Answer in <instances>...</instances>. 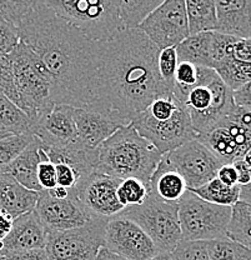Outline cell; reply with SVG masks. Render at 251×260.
<instances>
[{
    "mask_svg": "<svg viewBox=\"0 0 251 260\" xmlns=\"http://www.w3.org/2000/svg\"><path fill=\"white\" fill-rule=\"evenodd\" d=\"M165 0H119V13L123 30L136 29L141 21Z\"/></svg>",
    "mask_w": 251,
    "mask_h": 260,
    "instance_id": "cell-27",
    "label": "cell"
},
{
    "mask_svg": "<svg viewBox=\"0 0 251 260\" xmlns=\"http://www.w3.org/2000/svg\"><path fill=\"white\" fill-rule=\"evenodd\" d=\"M228 120L241 126V128L251 137V112L250 110H246L244 109V108H240L237 107V105H235L233 112H231L230 115L228 116Z\"/></svg>",
    "mask_w": 251,
    "mask_h": 260,
    "instance_id": "cell-42",
    "label": "cell"
},
{
    "mask_svg": "<svg viewBox=\"0 0 251 260\" xmlns=\"http://www.w3.org/2000/svg\"><path fill=\"white\" fill-rule=\"evenodd\" d=\"M211 39L212 31H202L189 35L175 47L177 61H189L198 67L212 69Z\"/></svg>",
    "mask_w": 251,
    "mask_h": 260,
    "instance_id": "cell-24",
    "label": "cell"
},
{
    "mask_svg": "<svg viewBox=\"0 0 251 260\" xmlns=\"http://www.w3.org/2000/svg\"><path fill=\"white\" fill-rule=\"evenodd\" d=\"M107 219L94 218L85 225L48 232L45 251L50 260H91L104 248L105 224Z\"/></svg>",
    "mask_w": 251,
    "mask_h": 260,
    "instance_id": "cell-9",
    "label": "cell"
},
{
    "mask_svg": "<svg viewBox=\"0 0 251 260\" xmlns=\"http://www.w3.org/2000/svg\"><path fill=\"white\" fill-rule=\"evenodd\" d=\"M231 208L206 202L188 189L177 202L182 240L209 242L225 238Z\"/></svg>",
    "mask_w": 251,
    "mask_h": 260,
    "instance_id": "cell-7",
    "label": "cell"
},
{
    "mask_svg": "<svg viewBox=\"0 0 251 260\" xmlns=\"http://www.w3.org/2000/svg\"><path fill=\"white\" fill-rule=\"evenodd\" d=\"M191 191H194L206 202L223 205V207H234L240 200V185H225L217 177L207 181L200 188Z\"/></svg>",
    "mask_w": 251,
    "mask_h": 260,
    "instance_id": "cell-28",
    "label": "cell"
},
{
    "mask_svg": "<svg viewBox=\"0 0 251 260\" xmlns=\"http://www.w3.org/2000/svg\"><path fill=\"white\" fill-rule=\"evenodd\" d=\"M120 214L142 228L159 253L170 254L182 240L177 203L164 202L149 193L142 204L124 208Z\"/></svg>",
    "mask_w": 251,
    "mask_h": 260,
    "instance_id": "cell-8",
    "label": "cell"
},
{
    "mask_svg": "<svg viewBox=\"0 0 251 260\" xmlns=\"http://www.w3.org/2000/svg\"><path fill=\"white\" fill-rule=\"evenodd\" d=\"M118 200L124 208L140 205L149 195L147 184L136 178L121 179L117 190Z\"/></svg>",
    "mask_w": 251,
    "mask_h": 260,
    "instance_id": "cell-34",
    "label": "cell"
},
{
    "mask_svg": "<svg viewBox=\"0 0 251 260\" xmlns=\"http://www.w3.org/2000/svg\"><path fill=\"white\" fill-rule=\"evenodd\" d=\"M39 155L40 161L39 165H38L37 172L38 183H39V186L42 190H51V189L58 185V183H56L55 165L50 160L48 154L45 153L43 144L39 148Z\"/></svg>",
    "mask_w": 251,
    "mask_h": 260,
    "instance_id": "cell-37",
    "label": "cell"
},
{
    "mask_svg": "<svg viewBox=\"0 0 251 260\" xmlns=\"http://www.w3.org/2000/svg\"><path fill=\"white\" fill-rule=\"evenodd\" d=\"M0 260H3V256L2 255H0Z\"/></svg>",
    "mask_w": 251,
    "mask_h": 260,
    "instance_id": "cell-56",
    "label": "cell"
},
{
    "mask_svg": "<svg viewBox=\"0 0 251 260\" xmlns=\"http://www.w3.org/2000/svg\"><path fill=\"white\" fill-rule=\"evenodd\" d=\"M240 200L251 204V183L240 186Z\"/></svg>",
    "mask_w": 251,
    "mask_h": 260,
    "instance_id": "cell-49",
    "label": "cell"
},
{
    "mask_svg": "<svg viewBox=\"0 0 251 260\" xmlns=\"http://www.w3.org/2000/svg\"><path fill=\"white\" fill-rule=\"evenodd\" d=\"M48 229L42 223L35 210L18 216L4 240L0 242V255L20 253V251L45 249Z\"/></svg>",
    "mask_w": 251,
    "mask_h": 260,
    "instance_id": "cell-19",
    "label": "cell"
},
{
    "mask_svg": "<svg viewBox=\"0 0 251 260\" xmlns=\"http://www.w3.org/2000/svg\"><path fill=\"white\" fill-rule=\"evenodd\" d=\"M237 173V184L240 186L250 183V165L245 161L244 158L237 159L233 162Z\"/></svg>",
    "mask_w": 251,
    "mask_h": 260,
    "instance_id": "cell-46",
    "label": "cell"
},
{
    "mask_svg": "<svg viewBox=\"0 0 251 260\" xmlns=\"http://www.w3.org/2000/svg\"><path fill=\"white\" fill-rule=\"evenodd\" d=\"M8 59L18 95L17 107L34 123L55 105L51 99L49 72L39 56L21 40Z\"/></svg>",
    "mask_w": 251,
    "mask_h": 260,
    "instance_id": "cell-4",
    "label": "cell"
},
{
    "mask_svg": "<svg viewBox=\"0 0 251 260\" xmlns=\"http://www.w3.org/2000/svg\"><path fill=\"white\" fill-rule=\"evenodd\" d=\"M98 259L99 260H125L124 258H121V256L117 255V254L110 253V251L106 250L105 248L100 249V251H99L98 254Z\"/></svg>",
    "mask_w": 251,
    "mask_h": 260,
    "instance_id": "cell-50",
    "label": "cell"
},
{
    "mask_svg": "<svg viewBox=\"0 0 251 260\" xmlns=\"http://www.w3.org/2000/svg\"><path fill=\"white\" fill-rule=\"evenodd\" d=\"M56 169V183L58 185L64 186L66 189H74L78 181L82 179L79 173L74 169L70 164L64 161L54 162Z\"/></svg>",
    "mask_w": 251,
    "mask_h": 260,
    "instance_id": "cell-40",
    "label": "cell"
},
{
    "mask_svg": "<svg viewBox=\"0 0 251 260\" xmlns=\"http://www.w3.org/2000/svg\"><path fill=\"white\" fill-rule=\"evenodd\" d=\"M45 7L95 42L123 30L119 0H45Z\"/></svg>",
    "mask_w": 251,
    "mask_h": 260,
    "instance_id": "cell-5",
    "label": "cell"
},
{
    "mask_svg": "<svg viewBox=\"0 0 251 260\" xmlns=\"http://www.w3.org/2000/svg\"><path fill=\"white\" fill-rule=\"evenodd\" d=\"M185 9L190 35L202 31H215V0H185Z\"/></svg>",
    "mask_w": 251,
    "mask_h": 260,
    "instance_id": "cell-25",
    "label": "cell"
},
{
    "mask_svg": "<svg viewBox=\"0 0 251 260\" xmlns=\"http://www.w3.org/2000/svg\"><path fill=\"white\" fill-rule=\"evenodd\" d=\"M131 125L163 155L196 138L190 114L184 103H180L174 115L166 120H155L142 112L135 116Z\"/></svg>",
    "mask_w": 251,
    "mask_h": 260,
    "instance_id": "cell-10",
    "label": "cell"
},
{
    "mask_svg": "<svg viewBox=\"0 0 251 260\" xmlns=\"http://www.w3.org/2000/svg\"><path fill=\"white\" fill-rule=\"evenodd\" d=\"M75 108L55 104L53 109L30 125V133L47 149H60L77 140Z\"/></svg>",
    "mask_w": 251,
    "mask_h": 260,
    "instance_id": "cell-17",
    "label": "cell"
},
{
    "mask_svg": "<svg viewBox=\"0 0 251 260\" xmlns=\"http://www.w3.org/2000/svg\"><path fill=\"white\" fill-rule=\"evenodd\" d=\"M3 260H50L45 249H34V250L20 251V253L8 254L3 256Z\"/></svg>",
    "mask_w": 251,
    "mask_h": 260,
    "instance_id": "cell-43",
    "label": "cell"
},
{
    "mask_svg": "<svg viewBox=\"0 0 251 260\" xmlns=\"http://www.w3.org/2000/svg\"><path fill=\"white\" fill-rule=\"evenodd\" d=\"M149 260H171V256H170L169 253H159L158 255H155Z\"/></svg>",
    "mask_w": 251,
    "mask_h": 260,
    "instance_id": "cell-51",
    "label": "cell"
},
{
    "mask_svg": "<svg viewBox=\"0 0 251 260\" xmlns=\"http://www.w3.org/2000/svg\"><path fill=\"white\" fill-rule=\"evenodd\" d=\"M39 193L24 188L8 173H0V210L13 219L35 209Z\"/></svg>",
    "mask_w": 251,
    "mask_h": 260,
    "instance_id": "cell-21",
    "label": "cell"
},
{
    "mask_svg": "<svg viewBox=\"0 0 251 260\" xmlns=\"http://www.w3.org/2000/svg\"><path fill=\"white\" fill-rule=\"evenodd\" d=\"M171 260H209L206 242L180 240L176 248L170 253Z\"/></svg>",
    "mask_w": 251,
    "mask_h": 260,
    "instance_id": "cell-36",
    "label": "cell"
},
{
    "mask_svg": "<svg viewBox=\"0 0 251 260\" xmlns=\"http://www.w3.org/2000/svg\"><path fill=\"white\" fill-rule=\"evenodd\" d=\"M33 140L34 135L30 132L24 134H10L0 139V173H4Z\"/></svg>",
    "mask_w": 251,
    "mask_h": 260,
    "instance_id": "cell-32",
    "label": "cell"
},
{
    "mask_svg": "<svg viewBox=\"0 0 251 260\" xmlns=\"http://www.w3.org/2000/svg\"><path fill=\"white\" fill-rule=\"evenodd\" d=\"M177 55L175 47H170L159 50L158 55V70L161 79L167 86L174 89L175 72L177 67Z\"/></svg>",
    "mask_w": 251,
    "mask_h": 260,
    "instance_id": "cell-35",
    "label": "cell"
},
{
    "mask_svg": "<svg viewBox=\"0 0 251 260\" xmlns=\"http://www.w3.org/2000/svg\"><path fill=\"white\" fill-rule=\"evenodd\" d=\"M233 99L235 105L251 112V81L233 91Z\"/></svg>",
    "mask_w": 251,
    "mask_h": 260,
    "instance_id": "cell-44",
    "label": "cell"
},
{
    "mask_svg": "<svg viewBox=\"0 0 251 260\" xmlns=\"http://www.w3.org/2000/svg\"><path fill=\"white\" fill-rule=\"evenodd\" d=\"M149 193L167 203H177L188 190L184 178L172 170L161 158L148 185Z\"/></svg>",
    "mask_w": 251,
    "mask_h": 260,
    "instance_id": "cell-22",
    "label": "cell"
},
{
    "mask_svg": "<svg viewBox=\"0 0 251 260\" xmlns=\"http://www.w3.org/2000/svg\"><path fill=\"white\" fill-rule=\"evenodd\" d=\"M77 140L88 148L96 149L121 126L129 125L120 116L100 107L96 103L84 108H75Z\"/></svg>",
    "mask_w": 251,
    "mask_h": 260,
    "instance_id": "cell-16",
    "label": "cell"
},
{
    "mask_svg": "<svg viewBox=\"0 0 251 260\" xmlns=\"http://www.w3.org/2000/svg\"><path fill=\"white\" fill-rule=\"evenodd\" d=\"M0 93L4 94L8 99L17 105L18 95L13 80L12 68L7 56H0Z\"/></svg>",
    "mask_w": 251,
    "mask_h": 260,
    "instance_id": "cell-39",
    "label": "cell"
},
{
    "mask_svg": "<svg viewBox=\"0 0 251 260\" xmlns=\"http://www.w3.org/2000/svg\"><path fill=\"white\" fill-rule=\"evenodd\" d=\"M250 183H251V165H250Z\"/></svg>",
    "mask_w": 251,
    "mask_h": 260,
    "instance_id": "cell-54",
    "label": "cell"
},
{
    "mask_svg": "<svg viewBox=\"0 0 251 260\" xmlns=\"http://www.w3.org/2000/svg\"><path fill=\"white\" fill-rule=\"evenodd\" d=\"M163 160L184 178L189 190H195L214 179L223 165L196 138L164 154Z\"/></svg>",
    "mask_w": 251,
    "mask_h": 260,
    "instance_id": "cell-11",
    "label": "cell"
},
{
    "mask_svg": "<svg viewBox=\"0 0 251 260\" xmlns=\"http://www.w3.org/2000/svg\"><path fill=\"white\" fill-rule=\"evenodd\" d=\"M30 125L28 116L0 93V130L10 134H24L30 132Z\"/></svg>",
    "mask_w": 251,
    "mask_h": 260,
    "instance_id": "cell-29",
    "label": "cell"
},
{
    "mask_svg": "<svg viewBox=\"0 0 251 260\" xmlns=\"http://www.w3.org/2000/svg\"><path fill=\"white\" fill-rule=\"evenodd\" d=\"M13 221H14V219L9 214L0 210V242L4 240L7 235L9 234L10 229L13 226Z\"/></svg>",
    "mask_w": 251,
    "mask_h": 260,
    "instance_id": "cell-47",
    "label": "cell"
},
{
    "mask_svg": "<svg viewBox=\"0 0 251 260\" xmlns=\"http://www.w3.org/2000/svg\"><path fill=\"white\" fill-rule=\"evenodd\" d=\"M35 213L48 232H64L85 225L96 216L91 215L80 203L74 190L67 198L56 199L48 190L39 191Z\"/></svg>",
    "mask_w": 251,
    "mask_h": 260,
    "instance_id": "cell-15",
    "label": "cell"
},
{
    "mask_svg": "<svg viewBox=\"0 0 251 260\" xmlns=\"http://www.w3.org/2000/svg\"><path fill=\"white\" fill-rule=\"evenodd\" d=\"M159 50L176 47L190 35L185 0H165L139 26Z\"/></svg>",
    "mask_w": 251,
    "mask_h": 260,
    "instance_id": "cell-13",
    "label": "cell"
},
{
    "mask_svg": "<svg viewBox=\"0 0 251 260\" xmlns=\"http://www.w3.org/2000/svg\"><path fill=\"white\" fill-rule=\"evenodd\" d=\"M184 105L190 114L196 137L217 128L233 112V91L214 69L201 67L200 83L189 90Z\"/></svg>",
    "mask_w": 251,
    "mask_h": 260,
    "instance_id": "cell-6",
    "label": "cell"
},
{
    "mask_svg": "<svg viewBox=\"0 0 251 260\" xmlns=\"http://www.w3.org/2000/svg\"><path fill=\"white\" fill-rule=\"evenodd\" d=\"M45 5V0H0V15L15 26L26 15Z\"/></svg>",
    "mask_w": 251,
    "mask_h": 260,
    "instance_id": "cell-33",
    "label": "cell"
},
{
    "mask_svg": "<svg viewBox=\"0 0 251 260\" xmlns=\"http://www.w3.org/2000/svg\"><path fill=\"white\" fill-rule=\"evenodd\" d=\"M20 40L49 72L55 104L84 108L95 102L102 43L91 40L45 5L18 25Z\"/></svg>",
    "mask_w": 251,
    "mask_h": 260,
    "instance_id": "cell-1",
    "label": "cell"
},
{
    "mask_svg": "<svg viewBox=\"0 0 251 260\" xmlns=\"http://www.w3.org/2000/svg\"><path fill=\"white\" fill-rule=\"evenodd\" d=\"M159 49L139 29H125L102 43L95 102L126 124L172 89L158 70Z\"/></svg>",
    "mask_w": 251,
    "mask_h": 260,
    "instance_id": "cell-2",
    "label": "cell"
},
{
    "mask_svg": "<svg viewBox=\"0 0 251 260\" xmlns=\"http://www.w3.org/2000/svg\"><path fill=\"white\" fill-rule=\"evenodd\" d=\"M221 80L231 91L237 90L251 81V64L244 61L226 59L214 68Z\"/></svg>",
    "mask_w": 251,
    "mask_h": 260,
    "instance_id": "cell-30",
    "label": "cell"
},
{
    "mask_svg": "<svg viewBox=\"0 0 251 260\" xmlns=\"http://www.w3.org/2000/svg\"><path fill=\"white\" fill-rule=\"evenodd\" d=\"M40 145H42V143L39 142V139L34 137L33 142L24 149L23 153L4 172L12 175L24 188L37 191V193L42 191L37 178L38 165H39L40 161Z\"/></svg>",
    "mask_w": 251,
    "mask_h": 260,
    "instance_id": "cell-23",
    "label": "cell"
},
{
    "mask_svg": "<svg viewBox=\"0 0 251 260\" xmlns=\"http://www.w3.org/2000/svg\"><path fill=\"white\" fill-rule=\"evenodd\" d=\"M221 161L233 164L244 158L251 149V137L237 124L225 120L217 126L196 137Z\"/></svg>",
    "mask_w": 251,
    "mask_h": 260,
    "instance_id": "cell-18",
    "label": "cell"
},
{
    "mask_svg": "<svg viewBox=\"0 0 251 260\" xmlns=\"http://www.w3.org/2000/svg\"><path fill=\"white\" fill-rule=\"evenodd\" d=\"M20 42L18 26L0 15V56H7Z\"/></svg>",
    "mask_w": 251,
    "mask_h": 260,
    "instance_id": "cell-38",
    "label": "cell"
},
{
    "mask_svg": "<svg viewBox=\"0 0 251 260\" xmlns=\"http://www.w3.org/2000/svg\"><path fill=\"white\" fill-rule=\"evenodd\" d=\"M121 179L93 172L78 181L74 190L80 203L96 218H112L124 210L117 190Z\"/></svg>",
    "mask_w": 251,
    "mask_h": 260,
    "instance_id": "cell-14",
    "label": "cell"
},
{
    "mask_svg": "<svg viewBox=\"0 0 251 260\" xmlns=\"http://www.w3.org/2000/svg\"><path fill=\"white\" fill-rule=\"evenodd\" d=\"M104 248L125 260H149L159 254L142 228L123 214L107 218Z\"/></svg>",
    "mask_w": 251,
    "mask_h": 260,
    "instance_id": "cell-12",
    "label": "cell"
},
{
    "mask_svg": "<svg viewBox=\"0 0 251 260\" xmlns=\"http://www.w3.org/2000/svg\"><path fill=\"white\" fill-rule=\"evenodd\" d=\"M217 178L221 181V183L225 184V185H229V186L239 185V184H237L236 169H235L233 164L221 165L217 173Z\"/></svg>",
    "mask_w": 251,
    "mask_h": 260,
    "instance_id": "cell-45",
    "label": "cell"
},
{
    "mask_svg": "<svg viewBox=\"0 0 251 260\" xmlns=\"http://www.w3.org/2000/svg\"><path fill=\"white\" fill-rule=\"evenodd\" d=\"M226 237L251 250V204L239 200L231 208Z\"/></svg>",
    "mask_w": 251,
    "mask_h": 260,
    "instance_id": "cell-26",
    "label": "cell"
},
{
    "mask_svg": "<svg viewBox=\"0 0 251 260\" xmlns=\"http://www.w3.org/2000/svg\"><path fill=\"white\" fill-rule=\"evenodd\" d=\"M95 170L118 179L136 178L149 185L163 154L131 124L121 126L96 148Z\"/></svg>",
    "mask_w": 251,
    "mask_h": 260,
    "instance_id": "cell-3",
    "label": "cell"
},
{
    "mask_svg": "<svg viewBox=\"0 0 251 260\" xmlns=\"http://www.w3.org/2000/svg\"><path fill=\"white\" fill-rule=\"evenodd\" d=\"M8 135H10V133H7V132H3V130H0V139L8 137Z\"/></svg>",
    "mask_w": 251,
    "mask_h": 260,
    "instance_id": "cell-53",
    "label": "cell"
},
{
    "mask_svg": "<svg viewBox=\"0 0 251 260\" xmlns=\"http://www.w3.org/2000/svg\"><path fill=\"white\" fill-rule=\"evenodd\" d=\"M71 190L73 189H66L64 188V186L56 185L55 188H53L51 190H48V193H49L53 198H56V199H64V198L69 197Z\"/></svg>",
    "mask_w": 251,
    "mask_h": 260,
    "instance_id": "cell-48",
    "label": "cell"
},
{
    "mask_svg": "<svg viewBox=\"0 0 251 260\" xmlns=\"http://www.w3.org/2000/svg\"><path fill=\"white\" fill-rule=\"evenodd\" d=\"M230 58L251 64V39L236 38L231 48Z\"/></svg>",
    "mask_w": 251,
    "mask_h": 260,
    "instance_id": "cell-41",
    "label": "cell"
},
{
    "mask_svg": "<svg viewBox=\"0 0 251 260\" xmlns=\"http://www.w3.org/2000/svg\"><path fill=\"white\" fill-rule=\"evenodd\" d=\"M209 260H251V250L225 237L206 242Z\"/></svg>",
    "mask_w": 251,
    "mask_h": 260,
    "instance_id": "cell-31",
    "label": "cell"
},
{
    "mask_svg": "<svg viewBox=\"0 0 251 260\" xmlns=\"http://www.w3.org/2000/svg\"><path fill=\"white\" fill-rule=\"evenodd\" d=\"M91 260H99V259H98V256H96V258H95V259H91Z\"/></svg>",
    "mask_w": 251,
    "mask_h": 260,
    "instance_id": "cell-55",
    "label": "cell"
},
{
    "mask_svg": "<svg viewBox=\"0 0 251 260\" xmlns=\"http://www.w3.org/2000/svg\"><path fill=\"white\" fill-rule=\"evenodd\" d=\"M244 159H245V161L247 162V164L251 165V149L249 151H247V154L244 156Z\"/></svg>",
    "mask_w": 251,
    "mask_h": 260,
    "instance_id": "cell-52",
    "label": "cell"
},
{
    "mask_svg": "<svg viewBox=\"0 0 251 260\" xmlns=\"http://www.w3.org/2000/svg\"><path fill=\"white\" fill-rule=\"evenodd\" d=\"M215 31L251 39V0H215Z\"/></svg>",
    "mask_w": 251,
    "mask_h": 260,
    "instance_id": "cell-20",
    "label": "cell"
}]
</instances>
